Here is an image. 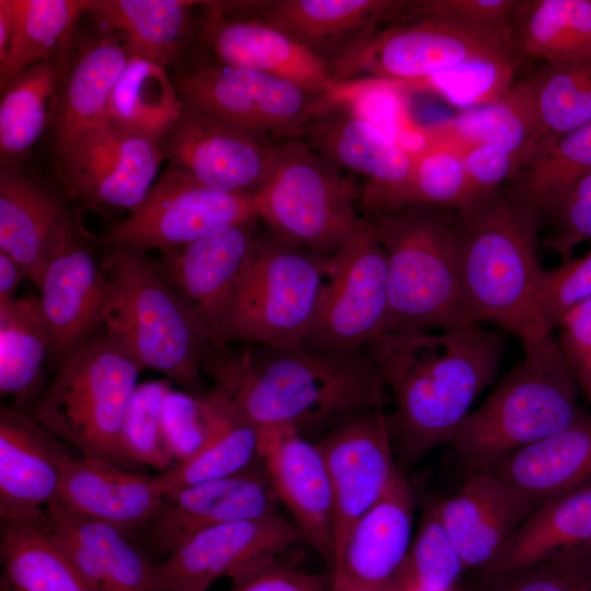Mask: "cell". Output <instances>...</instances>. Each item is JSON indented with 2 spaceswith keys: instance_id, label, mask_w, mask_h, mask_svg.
Segmentation results:
<instances>
[{
  "instance_id": "d590c367",
  "label": "cell",
  "mask_w": 591,
  "mask_h": 591,
  "mask_svg": "<svg viewBox=\"0 0 591 591\" xmlns=\"http://www.w3.org/2000/svg\"><path fill=\"white\" fill-rule=\"evenodd\" d=\"M591 544V485L542 503L512 534L489 577L565 548Z\"/></svg>"
},
{
  "instance_id": "8992f818",
  "label": "cell",
  "mask_w": 591,
  "mask_h": 591,
  "mask_svg": "<svg viewBox=\"0 0 591 591\" xmlns=\"http://www.w3.org/2000/svg\"><path fill=\"white\" fill-rule=\"evenodd\" d=\"M142 370L103 327L56 370L30 414L82 457L139 472L125 450L123 424Z\"/></svg>"
},
{
  "instance_id": "d6986e66",
  "label": "cell",
  "mask_w": 591,
  "mask_h": 591,
  "mask_svg": "<svg viewBox=\"0 0 591 591\" xmlns=\"http://www.w3.org/2000/svg\"><path fill=\"white\" fill-rule=\"evenodd\" d=\"M300 140L337 170L363 177L360 213L403 206L413 157L379 128L345 109L326 105Z\"/></svg>"
},
{
  "instance_id": "7c38bea8",
  "label": "cell",
  "mask_w": 591,
  "mask_h": 591,
  "mask_svg": "<svg viewBox=\"0 0 591 591\" xmlns=\"http://www.w3.org/2000/svg\"><path fill=\"white\" fill-rule=\"evenodd\" d=\"M329 259V277L301 344L317 354L361 351L382 334L386 316L385 251L361 216L355 231Z\"/></svg>"
},
{
  "instance_id": "9c48e42d",
  "label": "cell",
  "mask_w": 591,
  "mask_h": 591,
  "mask_svg": "<svg viewBox=\"0 0 591 591\" xmlns=\"http://www.w3.org/2000/svg\"><path fill=\"white\" fill-rule=\"evenodd\" d=\"M362 185L300 139L278 143L275 163L254 194L258 219L289 243L331 257L357 228Z\"/></svg>"
},
{
  "instance_id": "9f6ffc18",
  "label": "cell",
  "mask_w": 591,
  "mask_h": 591,
  "mask_svg": "<svg viewBox=\"0 0 591 591\" xmlns=\"http://www.w3.org/2000/svg\"><path fill=\"white\" fill-rule=\"evenodd\" d=\"M548 216L553 232L545 245L563 262L568 260L579 244L591 240V172L572 186Z\"/></svg>"
},
{
  "instance_id": "7bdbcfd3",
  "label": "cell",
  "mask_w": 591,
  "mask_h": 591,
  "mask_svg": "<svg viewBox=\"0 0 591 591\" xmlns=\"http://www.w3.org/2000/svg\"><path fill=\"white\" fill-rule=\"evenodd\" d=\"M59 69L55 59L43 61L21 73L2 90V158L21 157L43 134L56 108Z\"/></svg>"
},
{
  "instance_id": "4fadbf2b",
  "label": "cell",
  "mask_w": 591,
  "mask_h": 591,
  "mask_svg": "<svg viewBox=\"0 0 591 591\" xmlns=\"http://www.w3.org/2000/svg\"><path fill=\"white\" fill-rule=\"evenodd\" d=\"M255 217L254 195L212 189L172 166L154 183L143 202L117 223L104 241L109 246L163 253L223 225Z\"/></svg>"
},
{
  "instance_id": "f5cc1de1",
  "label": "cell",
  "mask_w": 591,
  "mask_h": 591,
  "mask_svg": "<svg viewBox=\"0 0 591 591\" xmlns=\"http://www.w3.org/2000/svg\"><path fill=\"white\" fill-rule=\"evenodd\" d=\"M591 299V250L577 258L563 262L553 269H544L536 298L538 316L553 332L565 315Z\"/></svg>"
},
{
  "instance_id": "11a10c76",
  "label": "cell",
  "mask_w": 591,
  "mask_h": 591,
  "mask_svg": "<svg viewBox=\"0 0 591 591\" xmlns=\"http://www.w3.org/2000/svg\"><path fill=\"white\" fill-rule=\"evenodd\" d=\"M230 591H331L332 575L308 572L277 555L255 560L231 577Z\"/></svg>"
},
{
  "instance_id": "f546056e",
  "label": "cell",
  "mask_w": 591,
  "mask_h": 591,
  "mask_svg": "<svg viewBox=\"0 0 591 591\" xmlns=\"http://www.w3.org/2000/svg\"><path fill=\"white\" fill-rule=\"evenodd\" d=\"M74 234L61 202L12 172L0 175V251L14 258L39 288L48 264Z\"/></svg>"
},
{
  "instance_id": "f1b7e54d",
  "label": "cell",
  "mask_w": 591,
  "mask_h": 591,
  "mask_svg": "<svg viewBox=\"0 0 591 591\" xmlns=\"http://www.w3.org/2000/svg\"><path fill=\"white\" fill-rule=\"evenodd\" d=\"M163 497L155 475L125 471L71 453L62 463L58 502L127 535L141 532L150 523Z\"/></svg>"
},
{
  "instance_id": "ee69618b",
  "label": "cell",
  "mask_w": 591,
  "mask_h": 591,
  "mask_svg": "<svg viewBox=\"0 0 591 591\" xmlns=\"http://www.w3.org/2000/svg\"><path fill=\"white\" fill-rule=\"evenodd\" d=\"M402 82L380 78L332 81L324 92L328 106L345 109L379 128L410 154L425 142V126L410 116Z\"/></svg>"
},
{
  "instance_id": "5b68a950",
  "label": "cell",
  "mask_w": 591,
  "mask_h": 591,
  "mask_svg": "<svg viewBox=\"0 0 591 591\" xmlns=\"http://www.w3.org/2000/svg\"><path fill=\"white\" fill-rule=\"evenodd\" d=\"M523 348L524 358L467 415L451 442L471 473L568 428L587 413L552 333Z\"/></svg>"
},
{
  "instance_id": "680465c9",
  "label": "cell",
  "mask_w": 591,
  "mask_h": 591,
  "mask_svg": "<svg viewBox=\"0 0 591 591\" xmlns=\"http://www.w3.org/2000/svg\"><path fill=\"white\" fill-rule=\"evenodd\" d=\"M557 343L579 387L591 398V299L561 320Z\"/></svg>"
},
{
  "instance_id": "8fae6325",
  "label": "cell",
  "mask_w": 591,
  "mask_h": 591,
  "mask_svg": "<svg viewBox=\"0 0 591 591\" xmlns=\"http://www.w3.org/2000/svg\"><path fill=\"white\" fill-rule=\"evenodd\" d=\"M177 90L185 105L270 144L301 139L326 108L325 90L221 65L186 73Z\"/></svg>"
},
{
  "instance_id": "30bf717a",
  "label": "cell",
  "mask_w": 591,
  "mask_h": 591,
  "mask_svg": "<svg viewBox=\"0 0 591 591\" xmlns=\"http://www.w3.org/2000/svg\"><path fill=\"white\" fill-rule=\"evenodd\" d=\"M511 30L422 18L380 28L332 70V81L380 78L409 84L475 61H514Z\"/></svg>"
},
{
  "instance_id": "681fc988",
  "label": "cell",
  "mask_w": 591,
  "mask_h": 591,
  "mask_svg": "<svg viewBox=\"0 0 591 591\" xmlns=\"http://www.w3.org/2000/svg\"><path fill=\"white\" fill-rule=\"evenodd\" d=\"M487 591H591V544L494 575Z\"/></svg>"
},
{
  "instance_id": "f907efd6",
  "label": "cell",
  "mask_w": 591,
  "mask_h": 591,
  "mask_svg": "<svg viewBox=\"0 0 591 591\" xmlns=\"http://www.w3.org/2000/svg\"><path fill=\"white\" fill-rule=\"evenodd\" d=\"M515 65L514 61H475L404 85L407 90L432 92L465 109L505 95L514 84Z\"/></svg>"
},
{
  "instance_id": "e7e4bbea",
  "label": "cell",
  "mask_w": 591,
  "mask_h": 591,
  "mask_svg": "<svg viewBox=\"0 0 591 591\" xmlns=\"http://www.w3.org/2000/svg\"><path fill=\"white\" fill-rule=\"evenodd\" d=\"M173 591H194V590H187V589H177V590H173Z\"/></svg>"
},
{
  "instance_id": "d4e9b609",
  "label": "cell",
  "mask_w": 591,
  "mask_h": 591,
  "mask_svg": "<svg viewBox=\"0 0 591 591\" xmlns=\"http://www.w3.org/2000/svg\"><path fill=\"white\" fill-rule=\"evenodd\" d=\"M415 497L399 471L384 495L354 524L331 570L332 580L366 590H389L412 546Z\"/></svg>"
},
{
  "instance_id": "6f0895ef",
  "label": "cell",
  "mask_w": 591,
  "mask_h": 591,
  "mask_svg": "<svg viewBox=\"0 0 591 591\" xmlns=\"http://www.w3.org/2000/svg\"><path fill=\"white\" fill-rule=\"evenodd\" d=\"M456 151L463 159L467 176L468 206L496 193L505 179L519 172L512 155L498 147L477 143L460 148Z\"/></svg>"
},
{
  "instance_id": "484cf974",
  "label": "cell",
  "mask_w": 591,
  "mask_h": 591,
  "mask_svg": "<svg viewBox=\"0 0 591 591\" xmlns=\"http://www.w3.org/2000/svg\"><path fill=\"white\" fill-rule=\"evenodd\" d=\"M201 38L218 65L246 69L288 80L315 91L332 82L331 67L282 32L255 19L204 2Z\"/></svg>"
},
{
  "instance_id": "ba28073f",
  "label": "cell",
  "mask_w": 591,
  "mask_h": 591,
  "mask_svg": "<svg viewBox=\"0 0 591 591\" xmlns=\"http://www.w3.org/2000/svg\"><path fill=\"white\" fill-rule=\"evenodd\" d=\"M329 258L269 229L257 232L215 347L236 341L266 347L301 344L329 277Z\"/></svg>"
},
{
  "instance_id": "e0dca14e",
  "label": "cell",
  "mask_w": 591,
  "mask_h": 591,
  "mask_svg": "<svg viewBox=\"0 0 591 591\" xmlns=\"http://www.w3.org/2000/svg\"><path fill=\"white\" fill-rule=\"evenodd\" d=\"M217 4L228 13L258 20L282 32L332 70L382 25L405 21V1L260 0Z\"/></svg>"
},
{
  "instance_id": "cb8c5ba5",
  "label": "cell",
  "mask_w": 591,
  "mask_h": 591,
  "mask_svg": "<svg viewBox=\"0 0 591 591\" xmlns=\"http://www.w3.org/2000/svg\"><path fill=\"white\" fill-rule=\"evenodd\" d=\"M70 454L62 440L30 413L0 409V519L32 522L59 499L61 467Z\"/></svg>"
},
{
  "instance_id": "91938a15",
  "label": "cell",
  "mask_w": 591,
  "mask_h": 591,
  "mask_svg": "<svg viewBox=\"0 0 591 591\" xmlns=\"http://www.w3.org/2000/svg\"><path fill=\"white\" fill-rule=\"evenodd\" d=\"M26 277L21 265L0 251V303L14 300L21 280Z\"/></svg>"
},
{
  "instance_id": "ac0fdd59",
  "label": "cell",
  "mask_w": 591,
  "mask_h": 591,
  "mask_svg": "<svg viewBox=\"0 0 591 591\" xmlns=\"http://www.w3.org/2000/svg\"><path fill=\"white\" fill-rule=\"evenodd\" d=\"M38 289L48 360L57 370L105 326L119 294L101 260L74 234L48 264Z\"/></svg>"
},
{
  "instance_id": "4316f807",
  "label": "cell",
  "mask_w": 591,
  "mask_h": 591,
  "mask_svg": "<svg viewBox=\"0 0 591 591\" xmlns=\"http://www.w3.org/2000/svg\"><path fill=\"white\" fill-rule=\"evenodd\" d=\"M438 505L465 568L486 571L517 529L541 506L485 470L471 473L455 495Z\"/></svg>"
},
{
  "instance_id": "94428289",
  "label": "cell",
  "mask_w": 591,
  "mask_h": 591,
  "mask_svg": "<svg viewBox=\"0 0 591 591\" xmlns=\"http://www.w3.org/2000/svg\"><path fill=\"white\" fill-rule=\"evenodd\" d=\"M14 28L12 0H0V62L8 54Z\"/></svg>"
},
{
  "instance_id": "44dd1931",
  "label": "cell",
  "mask_w": 591,
  "mask_h": 591,
  "mask_svg": "<svg viewBox=\"0 0 591 591\" xmlns=\"http://www.w3.org/2000/svg\"><path fill=\"white\" fill-rule=\"evenodd\" d=\"M277 147L184 104L182 116L164 138L163 151L173 167L205 186L254 195L270 174Z\"/></svg>"
},
{
  "instance_id": "4dcf8cb0",
  "label": "cell",
  "mask_w": 591,
  "mask_h": 591,
  "mask_svg": "<svg viewBox=\"0 0 591 591\" xmlns=\"http://www.w3.org/2000/svg\"><path fill=\"white\" fill-rule=\"evenodd\" d=\"M482 470L540 505L591 485V414Z\"/></svg>"
},
{
  "instance_id": "f6af8a7d",
  "label": "cell",
  "mask_w": 591,
  "mask_h": 591,
  "mask_svg": "<svg viewBox=\"0 0 591 591\" xmlns=\"http://www.w3.org/2000/svg\"><path fill=\"white\" fill-rule=\"evenodd\" d=\"M590 172L591 123L561 136L525 166L511 196L548 215Z\"/></svg>"
},
{
  "instance_id": "836d02e7",
  "label": "cell",
  "mask_w": 591,
  "mask_h": 591,
  "mask_svg": "<svg viewBox=\"0 0 591 591\" xmlns=\"http://www.w3.org/2000/svg\"><path fill=\"white\" fill-rule=\"evenodd\" d=\"M0 591H97L45 522L0 524Z\"/></svg>"
},
{
  "instance_id": "d6a6232c",
  "label": "cell",
  "mask_w": 591,
  "mask_h": 591,
  "mask_svg": "<svg viewBox=\"0 0 591 591\" xmlns=\"http://www.w3.org/2000/svg\"><path fill=\"white\" fill-rule=\"evenodd\" d=\"M199 1L102 0L92 1L89 13L115 35L130 56L166 67L183 47Z\"/></svg>"
},
{
  "instance_id": "ab89813d",
  "label": "cell",
  "mask_w": 591,
  "mask_h": 591,
  "mask_svg": "<svg viewBox=\"0 0 591 591\" xmlns=\"http://www.w3.org/2000/svg\"><path fill=\"white\" fill-rule=\"evenodd\" d=\"M260 462L259 428L241 417L224 393L221 419L209 442L193 457L160 472L155 479L163 495H167L239 473Z\"/></svg>"
},
{
  "instance_id": "c3c4849f",
  "label": "cell",
  "mask_w": 591,
  "mask_h": 591,
  "mask_svg": "<svg viewBox=\"0 0 591 591\" xmlns=\"http://www.w3.org/2000/svg\"><path fill=\"white\" fill-rule=\"evenodd\" d=\"M170 380L138 383L126 408L123 442L127 454L138 465L160 472L175 464L164 440L161 421L162 399Z\"/></svg>"
},
{
  "instance_id": "6da1fadb",
  "label": "cell",
  "mask_w": 591,
  "mask_h": 591,
  "mask_svg": "<svg viewBox=\"0 0 591 591\" xmlns=\"http://www.w3.org/2000/svg\"><path fill=\"white\" fill-rule=\"evenodd\" d=\"M499 332L479 323L383 333L363 350L395 401L391 420L406 464L452 442L478 394L496 378Z\"/></svg>"
},
{
  "instance_id": "7402d4cb",
  "label": "cell",
  "mask_w": 591,
  "mask_h": 591,
  "mask_svg": "<svg viewBox=\"0 0 591 591\" xmlns=\"http://www.w3.org/2000/svg\"><path fill=\"white\" fill-rule=\"evenodd\" d=\"M302 540L299 528L280 513L207 529L155 563L162 591H208L213 581Z\"/></svg>"
},
{
  "instance_id": "7a4b0ae2",
  "label": "cell",
  "mask_w": 591,
  "mask_h": 591,
  "mask_svg": "<svg viewBox=\"0 0 591 591\" xmlns=\"http://www.w3.org/2000/svg\"><path fill=\"white\" fill-rule=\"evenodd\" d=\"M260 347L257 357L251 348L210 346L201 364L239 415L258 428L337 422L382 409L387 401L389 389L364 350L327 355L302 344Z\"/></svg>"
},
{
  "instance_id": "74e56055",
  "label": "cell",
  "mask_w": 591,
  "mask_h": 591,
  "mask_svg": "<svg viewBox=\"0 0 591 591\" xmlns=\"http://www.w3.org/2000/svg\"><path fill=\"white\" fill-rule=\"evenodd\" d=\"M511 34L519 56L544 62L591 56V0H520Z\"/></svg>"
},
{
  "instance_id": "6125c7cd",
  "label": "cell",
  "mask_w": 591,
  "mask_h": 591,
  "mask_svg": "<svg viewBox=\"0 0 591 591\" xmlns=\"http://www.w3.org/2000/svg\"><path fill=\"white\" fill-rule=\"evenodd\" d=\"M393 590L394 591H437V590L427 589L418 584L409 576H407L404 572V570L402 571V573L399 575V577L393 584ZM448 591H453V590H448Z\"/></svg>"
},
{
  "instance_id": "60d3db41",
  "label": "cell",
  "mask_w": 591,
  "mask_h": 591,
  "mask_svg": "<svg viewBox=\"0 0 591 591\" xmlns=\"http://www.w3.org/2000/svg\"><path fill=\"white\" fill-rule=\"evenodd\" d=\"M12 4L14 28L8 54L0 62L1 91L31 67L54 60V54L92 1L12 0Z\"/></svg>"
},
{
  "instance_id": "e575fe53",
  "label": "cell",
  "mask_w": 591,
  "mask_h": 591,
  "mask_svg": "<svg viewBox=\"0 0 591 591\" xmlns=\"http://www.w3.org/2000/svg\"><path fill=\"white\" fill-rule=\"evenodd\" d=\"M129 58L124 43L107 33L81 50L61 100L57 128L60 154L109 118L111 94Z\"/></svg>"
},
{
  "instance_id": "603a6c76",
  "label": "cell",
  "mask_w": 591,
  "mask_h": 591,
  "mask_svg": "<svg viewBox=\"0 0 591 591\" xmlns=\"http://www.w3.org/2000/svg\"><path fill=\"white\" fill-rule=\"evenodd\" d=\"M260 430V457L273 489L299 528L302 540L334 563V502L323 453L290 425Z\"/></svg>"
},
{
  "instance_id": "3957f363",
  "label": "cell",
  "mask_w": 591,
  "mask_h": 591,
  "mask_svg": "<svg viewBox=\"0 0 591 591\" xmlns=\"http://www.w3.org/2000/svg\"><path fill=\"white\" fill-rule=\"evenodd\" d=\"M541 213L498 190L456 211L461 296L467 322L489 323L526 344L549 332L536 298L543 267Z\"/></svg>"
},
{
  "instance_id": "2e32d148",
  "label": "cell",
  "mask_w": 591,
  "mask_h": 591,
  "mask_svg": "<svg viewBox=\"0 0 591 591\" xmlns=\"http://www.w3.org/2000/svg\"><path fill=\"white\" fill-rule=\"evenodd\" d=\"M279 506L260 462L239 473L164 495L155 517L139 532L144 542L142 549L158 563V558L164 559L207 529L279 513Z\"/></svg>"
},
{
  "instance_id": "277c9868",
  "label": "cell",
  "mask_w": 591,
  "mask_h": 591,
  "mask_svg": "<svg viewBox=\"0 0 591 591\" xmlns=\"http://www.w3.org/2000/svg\"><path fill=\"white\" fill-rule=\"evenodd\" d=\"M360 215L386 255L387 311L382 334L444 331L470 323L459 278L456 210L407 204Z\"/></svg>"
},
{
  "instance_id": "9a60e30c",
  "label": "cell",
  "mask_w": 591,
  "mask_h": 591,
  "mask_svg": "<svg viewBox=\"0 0 591 591\" xmlns=\"http://www.w3.org/2000/svg\"><path fill=\"white\" fill-rule=\"evenodd\" d=\"M391 428V420L382 409H368L335 422L317 444L333 493L334 561L354 524L379 501L399 472L394 461Z\"/></svg>"
},
{
  "instance_id": "be15d7a7",
  "label": "cell",
  "mask_w": 591,
  "mask_h": 591,
  "mask_svg": "<svg viewBox=\"0 0 591 591\" xmlns=\"http://www.w3.org/2000/svg\"><path fill=\"white\" fill-rule=\"evenodd\" d=\"M331 591H394V590L393 588L389 590H366V589L350 587L345 583L336 582L332 580Z\"/></svg>"
},
{
  "instance_id": "f35d334b",
  "label": "cell",
  "mask_w": 591,
  "mask_h": 591,
  "mask_svg": "<svg viewBox=\"0 0 591 591\" xmlns=\"http://www.w3.org/2000/svg\"><path fill=\"white\" fill-rule=\"evenodd\" d=\"M183 109L184 102L165 67L130 56L112 91L108 117L127 129L161 142Z\"/></svg>"
},
{
  "instance_id": "52a82bcc",
  "label": "cell",
  "mask_w": 591,
  "mask_h": 591,
  "mask_svg": "<svg viewBox=\"0 0 591 591\" xmlns=\"http://www.w3.org/2000/svg\"><path fill=\"white\" fill-rule=\"evenodd\" d=\"M118 302L105 323L142 369L163 373L187 391L201 387L200 369L210 336L167 285L153 259L126 245H112L101 259Z\"/></svg>"
},
{
  "instance_id": "5bb4252c",
  "label": "cell",
  "mask_w": 591,
  "mask_h": 591,
  "mask_svg": "<svg viewBox=\"0 0 591 591\" xmlns=\"http://www.w3.org/2000/svg\"><path fill=\"white\" fill-rule=\"evenodd\" d=\"M60 157L71 196L91 206L131 212L153 187L164 151L160 141L108 118Z\"/></svg>"
},
{
  "instance_id": "db71d44e",
  "label": "cell",
  "mask_w": 591,
  "mask_h": 591,
  "mask_svg": "<svg viewBox=\"0 0 591 591\" xmlns=\"http://www.w3.org/2000/svg\"><path fill=\"white\" fill-rule=\"evenodd\" d=\"M520 0H415L405 1V20H450L468 25L509 28Z\"/></svg>"
},
{
  "instance_id": "83f0119b",
  "label": "cell",
  "mask_w": 591,
  "mask_h": 591,
  "mask_svg": "<svg viewBox=\"0 0 591 591\" xmlns=\"http://www.w3.org/2000/svg\"><path fill=\"white\" fill-rule=\"evenodd\" d=\"M44 519L66 554L97 591H162L155 561L119 529L78 515L58 501Z\"/></svg>"
},
{
  "instance_id": "b9f144b4",
  "label": "cell",
  "mask_w": 591,
  "mask_h": 591,
  "mask_svg": "<svg viewBox=\"0 0 591 591\" xmlns=\"http://www.w3.org/2000/svg\"><path fill=\"white\" fill-rule=\"evenodd\" d=\"M529 82L540 124L536 158L561 136L591 123V56L544 62Z\"/></svg>"
},
{
  "instance_id": "816d5d0a",
  "label": "cell",
  "mask_w": 591,
  "mask_h": 591,
  "mask_svg": "<svg viewBox=\"0 0 591 591\" xmlns=\"http://www.w3.org/2000/svg\"><path fill=\"white\" fill-rule=\"evenodd\" d=\"M464 570L465 565L443 525L436 502L422 515L404 572L427 589L448 591L453 590Z\"/></svg>"
},
{
  "instance_id": "8d00e7d4",
  "label": "cell",
  "mask_w": 591,
  "mask_h": 591,
  "mask_svg": "<svg viewBox=\"0 0 591 591\" xmlns=\"http://www.w3.org/2000/svg\"><path fill=\"white\" fill-rule=\"evenodd\" d=\"M49 339L39 298L0 303V393L24 410L37 396L48 360Z\"/></svg>"
},
{
  "instance_id": "bcb514c9",
  "label": "cell",
  "mask_w": 591,
  "mask_h": 591,
  "mask_svg": "<svg viewBox=\"0 0 591 591\" xmlns=\"http://www.w3.org/2000/svg\"><path fill=\"white\" fill-rule=\"evenodd\" d=\"M223 405L224 395L216 387L202 395L167 389L162 399L161 421L175 463L193 457L209 442L220 422Z\"/></svg>"
},
{
  "instance_id": "ffe728a7",
  "label": "cell",
  "mask_w": 591,
  "mask_h": 591,
  "mask_svg": "<svg viewBox=\"0 0 591 591\" xmlns=\"http://www.w3.org/2000/svg\"><path fill=\"white\" fill-rule=\"evenodd\" d=\"M259 219L218 228L198 240L161 253L155 266L219 343L230 299L252 250Z\"/></svg>"
},
{
  "instance_id": "7dc6e473",
  "label": "cell",
  "mask_w": 591,
  "mask_h": 591,
  "mask_svg": "<svg viewBox=\"0 0 591 591\" xmlns=\"http://www.w3.org/2000/svg\"><path fill=\"white\" fill-rule=\"evenodd\" d=\"M412 157L403 206L421 204L456 211L468 206L467 176L463 159L456 150L428 142Z\"/></svg>"
},
{
  "instance_id": "1f68e13d",
  "label": "cell",
  "mask_w": 591,
  "mask_h": 591,
  "mask_svg": "<svg viewBox=\"0 0 591 591\" xmlns=\"http://www.w3.org/2000/svg\"><path fill=\"white\" fill-rule=\"evenodd\" d=\"M425 128V143L454 150L470 144H491L511 154L519 171L533 161L540 142V124L529 79L514 83L497 101L462 109Z\"/></svg>"
}]
</instances>
